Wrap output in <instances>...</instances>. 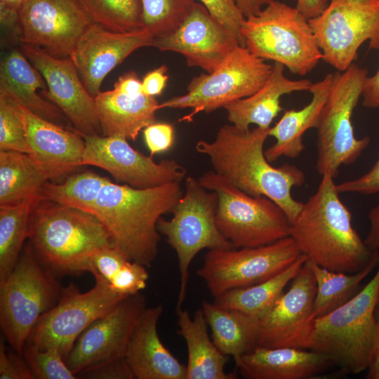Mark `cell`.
Masks as SVG:
<instances>
[{
	"mask_svg": "<svg viewBox=\"0 0 379 379\" xmlns=\"http://www.w3.org/2000/svg\"><path fill=\"white\" fill-rule=\"evenodd\" d=\"M270 128L241 129L233 124L220 127L211 141L199 140L197 152L208 157L213 170L253 197H266L284 211L291 223L303 203L292 196V189L305 182L298 167L284 164L275 167L265 155Z\"/></svg>",
	"mask_w": 379,
	"mask_h": 379,
	"instance_id": "6da1fadb",
	"label": "cell"
},
{
	"mask_svg": "<svg viewBox=\"0 0 379 379\" xmlns=\"http://www.w3.org/2000/svg\"><path fill=\"white\" fill-rule=\"evenodd\" d=\"M317 191L303 203L291 223L290 235L300 252L331 271L353 274L365 268L375 251L365 244L352 224L334 178L321 175Z\"/></svg>",
	"mask_w": 379,
	"mask_h": 379,
	"instance_id": "7a4b0ae2",
	"label": "cell"
},
{
	"mask_svg": "<svg viewBox=\"0 0 379 379\" xmlns=\"http://www.w3.org/2000/svg\"><path fill=\"white\" fill-rule=\"evenodd\" d=\"M182 194L180 182L140 189L109 180L92 213L107 230L114 248L148 268L158 254V220L171 213Z\"/></svg>",
	"mask_w": 379,
	"mask_h": 379,
	"instance_id": "3957f363",
	"label": "cell"
},
{
	"mask_svg": "<svg viewBox=\"0 0 379 379\" xmlns=\"http://www.w3.org/2000/svg\"><path fill=\"white\" fill-rule=\"evenodd\" d=\"M28 238L38 260L55 277L92 273L95 253L113 246L95 215L44 197L31 214Z\"/></svg>",
	"mask_w": 379,
	"mask_h": 379,
	"instance_id": "277c9868",
	"label": "cell"
},
{
	"mask_svg": "<svg viewBox=\"0 0 379 379\" xmlns=\"http://www.w3.org/2000/svg\"><path fill=\"white\" fill-rule=\"evenodd\" d=\"M379 302V266L347 302L315 319L311 350L328 356L345 374L367 370L375 336Z\"/></svg>",
	"mask_w": 379,
	"mask_h": 379,
	"instance_id": "5b68a950",
	"label": "cell"
},
{
	"mask_svg": "<svg viewBox=\"0 0 379 379\" xmlns=\"http://www.w3.org/2000/svg\"><path fill=\"white\" fill-rule=\"evenodd\" d=\"M241 35L244 46L253 55L300 76L311 72L323 58L308 19L296 7L279 1L246 18Z\"/></svg>",
	"mask_w": 379,
	"mask_h": 379,
	"instance_id": "8992f818",
	"label": "cell"
},
{
	"mask_svg": "<svg viewBox=\"0 0 379 379\" xmlns=\"http://www.w3.org/2000/svg\"><path fill=\"white\" fill-rule=\"evenodd\" d=\"M62 288L32 246H25L12 272L0 283V326L15 351L23 354L36 323L56 304Z\"/></svg>",
	"mask_w": 379,
	"mask_h": 379,
	"instance_id": "52a82bcc",
	"label": "cell"
},
{
	"mask_svg": "<svg viewBox=\"0 0 379 379\" xmlns=\"http://www.w3.org/2000/svg\"><path fill=\"white\" fill-rule=\"evenodd\" d=\"M198 180L217 194V227L234 248L264 246L290 235L289 219L269 198L245 193L213 170Z\"/></svg>",
	"mask_w": 379,
	"mask_h": 379,
	"instance_id": "ba28073f",
	"label": "cell"
},
{
	"mask_svg": "<svg viewBox=\"0 0 379 379\" xmlns=\"http://www.w3.org/2000/svg\"><path fill=\"white\" fill-rule=\"evenodd\" d=\"M218 195L202 186L198 179L189 176L185 190L175 204L172 218H160L157 229L175 251L180 284L176 310L182 307L187 293L190 267L197 253L204 249L234 248L219 231L215 220Z\"/></svg>",
	"mask_w": 379,
	"mask_h": 379,
	"instance_id": "9c48e42d",
	"label": "cell"
},
{
	"mask_svg": "<svg viewBox=\"0 0 379 379\" xmlns=\"http://www.w3.org/2000/svg\"><path fill=\"white\" fill-rule=\"evenodd\" d=\"M367 76L366 69L354 63L333 74L317 127L316 168L321 175L328 173L335 178L340 166L354 163L370 143L368 137L355 136L352 121Z\"/></svg>",
	"mask_w": 379,
	"mask_h": 379,
	"instance_id": "30bf717a",
	"label": "cell"
},
{
	"mask_svg": "<svg viewBox=\"0 0 379 379\" xmlns=\"http://www.w3.org/2000/svg\"><path fill=\"white\" fill-rule=\"evenodd\" d=\"M93 275L95 284L88 291L81 292L74 284L62 288L58 302L39 317L26 345L56 349L65 360L79 335L128 296L113 291L100 274Z\"/></svg>",
	"mask_w": 379,
	"mask_h": 379,
	"instance_id": "8fae6325",
	"label": "cell"
},
{
	"mask_svg": "<svg viewBox=\"0 0 379 379\" xmlns=\"http://www.w3.org/2000/svg\"><path fill=\"white\" fill-rule=\"evenodd\" d=\"M272 66L243 46L234 48L213 72L192 79L182 95L159 104V109H192L187 118L209 113L235 100L248 97L269 79Z\"/></svg>",
	"mask_w": 379,
	"mask_h": 379,
	"instance_id": "7c38bea8",
	"label": "cell"
},
{
	"mask_svg": "<svg viewBox=\"0 0 379 379\" xmlns=\"http://www.w3.org/2000/svg\"><path fill=\"white\" fill-rule=\"evenodd\" d=\"M308 20L322 60L339 72L354 63L364 42L379 50V0H330Z\"/></svg>",
	"mask_w": 379,
	"mask_h": 379,
	"instance_id": "4fadbf2b",
	"label": "cell"
},
{
	"mask_svg": "<svg viewBox=\"0 0 379 379\" xmlns=\"http://www.w3.org/2000/svg\"><path fill=\"white\" fill-rule=\"evenodd\" d=\"M301 254L291 236L258 247L209 250L197 274L216 298L230 290L270 279L289 267Z\"/></svg>",
	"mask_w": 379,
	"mask_h": 379,
	"instance_id": "5bb4252c",
	"label": "cell"
},
{
	"mask_svg": "<svg viewBox=\"0 0 379 379\" xmlns=\"http://www.w3.org/2000/svg\"><path fill=\"white\" fill-rule=\"evenodd\" d=\"M316 291V280L307 259L289 288L257 319L255 347L310 350L316 319L313 314Z\"/></svg>",
	"mask_w": 379,
	"mask_h": 379,
	"instance_id": "9a60e30c",
	"label": "cell"
},
{
	"mask_svg": "<svg viewBox=\"0 0 379 379\" xmlns=\"http://www.w3.org/2000/svg\"><path fill=\"white\" fill-rule=\"evenodd\" d=\"M91 23L80 0H25L15 33L22 44L65 58Z\"/></svg>",
	"mask_w": 379,
	"mask_h": 379,
	"instance_id": "2e32d148",
	"label": "cell"
},
{
	"mask_svg": "<svg viewBox=\"0 0 379 379\" xmlns=\"http://www.w3.org/2000/svg\"><path fill=\"white\" fill-rule=\"evenodd\" d=\"M81 166H93L107 171L117 182L135 188H149L181 182L186 170L174 159L156 162L133 148L127 139L118 136L89 135Z\"/></svg>",
	"mask_w": 379,
	"mask_h": 379,
	"instance_id": "e0dca14e",
	"label": "cell"
},
{
	"mask_svg": "<svg viewBox=\"0 0 379 379\" xmlns=\"http://www.w3.org/2000/svg\"><path fill=\"white\" fill-rule=\"evenodd\" d=\"M147 308L145 298L126 297L77 338L65 362L77 375L103 361L124 357L132 333Z\"/></svg>",
	"mask_w": 379,
	"mask_h": 379,
	"instance_id": "ac0fdd59",
	"label": "cell"
},
{
	"mask_svg": "<svg viewBox=\"0 0 379 379\" xmlns=\"http://www.w3.org/2000/svg\"><path fill=\"white\" fill-rule=\"evenodd\" d=\"M21 50L45 79L47 98L62 112L74 131L83 138L102 135L95 98L86 88L70 57L55 58L25 44Z\"/></svg>",
	"mask_w": 379,
	"mask_h": 379,
	"instance_id": "d6986e66",
	"label": "cell"
},
{
	"mask_svg": "<svg viewBox=\"0 0 379 379\" xmlns=\"http://www.w3.org/2000/svg\"><path fill=\"white\" fill-rule=\"evenodd\" d=\"M241 46L237 36L214 18L199 3H195L183 22L173 32L154 36L152 46L161 51L181 54L190 67L210 73L230 52Z\"/></svg>",
	"mask_w": 379,
	"mask_h": 379,
	"instance_id": "ffe728a7",
	"label": "cell"
},
{
	"mask_svg": "<svg viewBox=\"0 0 379 379\" xmlns=\"http://www.w3.org/2000/svg\"><path fill=\"white\" fill-rule=\"evenodd\" d=\"M153 35L143 28L116 32L91 23L81 36L69 57L86 88L94 98L106 76L135 51L152 46Z\"/></svg>",
	"mask_w": 379,
	"mask_h": 379,
	"instance_id": "44dd1931",
	"label": "cell"
},
{
	"mask_svg": "<svg viewBox=\"0 0 379 379\" xmlns=\"http://www.w3.org/2000/svg\"><path fill=\"white\" fill-rule=\"evenodd\" d=\"M30 155L60 178L81 166L84 138L75 131L43 119L20 105Z\"/></svg>",
	"mask_w": 379,
	"mask_h": 379,
	"instance_id": "7402d4cb",
	"label": "cell"
},
{
	"mask_svg": "<svg viewBox=\"0 0 379 379\" xmlns=\"http://www.w3.org/2000/svg\"><path fill=\"white\" fill-rule=\"evenodd\" d=\"M164 307H147L131 336L126 360L136 379H186V365L163 344L157 325Z\"/></svg>",
	"mask_w": 379,
	"mask_h": 379,
	"instance_id": "603a6c76",
	"label": "cell"
},
{
	"mask_svg": "<svg viewBox=\"0 0 379 379\" xmlns=\"http://www.w3.org/2000/svg\"><path fill=\"white\" fill-rule=\"evenodd\" d=\"M248 379L314 378L334 366L326 355L295 347H255L234 360Z\"/></svg>",
	"mask_w": 379,
	"mask_h": 379,
	"instance_id": "cb8c5ba5",
	"label": "cell"
},
{
	"mask_svg": "<svg viewBox=\"0 0 379 379\" xmlns=\"http://www.w3.org/2000/svg\"><path fill=\"white\" fill-rule=\"evenodd\" d=\"M0 93L43 119L64 127L69 122L55 104L46 100L48 87L45 79L18 49L11 51L1 61Z\"/></svg>",
	"mask_w": 379,
	"mask_h": 379,
	"instance_id": "d4e9b609",
	"label": "cell"
},
{
	"mask_svg": "<svg viewBox=\"0 0 379 379\" xmlns=\"http://www.w3.org/2000/svg\"><path fill=\"white\" fill-rule=\"evenodd\" d=\"M284 66L274 62L265 84L252 95L232 102L224 107L230 124L241 129L251 124L270 128L282 111L281 98L296 91H309L312 83L307 79L292 80L285 77Z\"/></svg>",
	"mask_w": 379,
	"mask_h": 379,
	"instance_id": "484cf974",
	"label": "cell"
},
{
	"mask_svg": "<svg viewBox=\"0 0 379 379\" xmlns=\"http://www.w3.org/2000/svg\"><path fill=\"white\" fill-rule=\"evenodd\" d=\"M333 74H326L322 79L312 83L309 92L311 101L300 109L285 110L279 121L270 128L269 136L276 142L265 150L267 159L271 163L281 157L295 159L305 149L303 136L310 128H317L333 81Z\"/></svg>",
	"mask_w": 379,
	"mask_h": 379,
	"instance_id": "4316f807",
	"label": "cell"
},
{
	"mask_svg": "<svg viewBox=\"0 0 379 379\" xmlns=\"http://www.w3.org/2000/svg\"><path fill=\"white\" fill-rule=\"evenodd\" d=\"M95 100L103 136L135 140L142 130L155 122L159 109L155 97L131 95L115 88L100 91Z\"/></svg>",
	"mask_w": 379,
	"mask_h": 379,
	"instance_id": "83f0119b",
	"label": "cell"
},
{
	"mask_svg": "<svg viewBox=\"0 0 379 379\" xmlns=\"http://www.w3.org/2000/svg\"><path fill=\"white\" fill-rule=\"evenodd\" d=\"M178 333L187 350L186 379H236L237 375L226 373L227 355L222 353L208 333V323L201 308L193 317L182 309L176 310Z\"/></svg>",
	"mask_w": 379,
	"mask_h": 379,
	"instance_id": "f1b7e54d",
	"label": "cell"
},
{
	"mask_svg": "<svg viewBox=\"0 0 379 379\" xmlns=\"http://www.w3.org/2000/svg\"><path fill=\"white\" fill-rule=\"evenodd\" d=\"M54 178L30 154L0 151V206L18 204L41 194L44 184Z\"/></svg>",
	"mask_w": 379,
	"mask_h": 379,
	"instance_id": "f546056e",
	"label": "cell"
},
{
	"mask_svg": "<svg viewBox=\"0 0 379 379\" xmlns=\"http://www.w3.org/2000/svg\"><path fill=\"white\" fill-rule=\"evenodd\" d=\"M201 309L218 350L237 359L255 347L258 321L241 312L204 301Z\"/></svg>",
	"mask_w": 379,
	"mask_h": 379,
	"instance_id": "4dcf8cb0",
	"label": "cell"
},
{
	"mask_svg": "<svg viewBox=\"0 0 379 379\" xmlns=\"http://www.w3.org/2000/svg\"><path fill=\"white\" fill-rule=\"evenodd\" d=\"M307 259V255L302 253L293 264L278 274L252 286L230 290L215 298L214 302L220 307L258 319L281 295Z\"/></svg>",
	"mask_w": 379,
	"mask_h": 379,
	"instance_id": "1f68e13d",
	"label": "cell"
},
{
	"mask_svg": "<svg viewBox=\"0 0 379 379\" xmlns=\"http://www.w3.org/2000/svg\"><path fill=\"white\" fill-rule=\"evenodd\" d=\"M307 260L317 284L313 305V314L317 319L343 305L358 293L361 281L379 265V251H375L365 268L353 274L331 271Z\"/></svg>",
	"mask_w": 379,
	"mask_h": 379,
	"instance_id": "d6a6232c",
	"label": "cell"
},
{
	"mask_svg": "<svg viewBox=\"0 0 379 379\" xmlns=\"http://www.w3.org/2000/svg\"><path fill=\"white\" fill-rule=\"evenodd\" d=\"M43 198L39 194L18 204L0 206V283L15 267L28 237L33 209Z\"/></svg>",
	"mask_w": 379,
	"mask_h": 379,
	"instance_id": "836d02e7",
	"label": "cell"
},
{
	"mask_svg": "<svg viewBox=\"0 0 379 379\" xmlns=\"http://www.w3.org/2000/svg\"><path fill=\"white\" fill-rule=\"evenodd\" d=\"M109 180L106 177L86 171L71 175L62 183L48 181L42 186L40 194L45 199L59 205L92 213L100 190Z\"/></svg>",
	"mask_w": 379,
	"mask_h": 379,
	"instance_id": "e575fe53",
	"label": "cell"
},
{
	"mask_svg": "<svg viewBox=\"0 0 379 379\" xmlns=\"http://www.w3.org/2000/svg\"><path fill=\"white\" fill-rule=\"evenodd\" d=\"M93 23L116 32L144 28L140 0H80Z\"/></svg>",
	"mask_w": 379,
	"mask_h": 379,
	"instance_id": "d590c367",
	"label": "cell"
},
{
	"mask_svg": "<svg viewBox=\"0 0 379 379\" xmlns=\"http://www.w3.org/2000/svg\"><path fill=\"white\" fill-rule=\"evenodd\" d=\"M144 28L153 36L175 30L192 11L194 0H140Z\"/></svg>",
	"mask_w": 379,
	"mask_h": 379,
	"instance_id": "8d00e7d4",
	"label": "cell"
},
{
	"mask_svg": "<svg viewBox=\"0 0 379 379\" xmlns=\"http://www.w3.org/2000/svg\"><path fill=\"white\" fill-rule=\"evenodd\" d=\"M0 151L30 154L19 104L0 93Z\"/></svg>",
	"mask_w": 379,
	"mask_h": 379,
	"instance_id": "74e56055",
	"label": "cell"
},
{
	"mask_svg": "<svg viewBox=\"0 0 379 379\" xmlns=\"http://www.w3.org/2000/svg\"><path fill=\"white\" fill-rule=\"evenodd\" d=\"M23 356L34 378H77L67 365L64 357L56 349L39 350L33 346L25 345Z\"/></svg>",
	"mask_w": 379,
	"mask_h": 379,
	"instance_id": "f35d334b",
	"label": "cell"
},
{
	"mask_svg": "<svg viewBox=\"0 0 379 379\" xmlns=\"http://www.w3.org/2000/svg\"><path fill=\"white\" fill-rule=\"evenodd\" d=\"M147 267L135 261L126 260L107 281L114 292L131 295L145 289L149 279Z\"/></svg>",
	"mask_w": 379,
	"mask_h": 379,
	"instance_id": "ab89813d",
	"label": "cell"
},
{
	"mask_svg": "<svg viewBox=\"0 0 379 379\" xmlns=\"http://www.w3.org/2000/svg\"><path fill=\"white\" fill-rule=\"evenodd\" d=\"M210 14L229 29L244 46L241 27L246 18L235 0H199Z\"/></svg>",
	"mask_w": 379,
	"mask_h": 379,
	"instance_id": "60d3db41",
	"label": "cell"
},
{
	"mask_svg": "<svg viewBox=\"0 0 379 379\" xmlns=\"http://www.w3.org/2000/svg\"><path fill=\"white\" fill-rule=\"evenodd\" d=\"M0 379H35L25 360L13 348L7 349L4 340H0Z\"/></svg>",
	"mask_w": 379,
	"mask_h": 379,
	"instance_id": "b9f144b4",
	"label": "cell"
},
{
	"mask_svg": "<svg viewBox=\"0 0 379 379\" xmlns=\"http://www.w3.org/2000/svg\"><path fill=\"white\" fill-rule=\"evenodd\" d=\"M77 378L134 379L125 357L109 359L88 368L77 374Z\"/></svg>",
	"mask_w": 379,
	"mask_h": 379,
	"instance_id": "7bdbcfd3",
	"label": "cell"
},
{
	"mask_svg": "<svg viewBox=\"0 0 379 379\" xmlns=\"http://www.w3.org/2000/svg\"><path fill=\"white\" fill-rule=\"evenodd\" d=\"M340 193H356L372 195L379 193V151L378 157L371 169L362 175L336 184Z\"/></svg>",
	"mask_w": 379,
	"mask_h": 379,
	"instance_id": "ee69618b",
	"label": "cell"
},
{
	"mask_svg": "<svg viewBox=\"0 0 379 379\" xmlns=\"http://www.w3.org/2000/svg\"><path fill=\"white\" fill-rule=\"evenodd\" d=\"M145 142L152 156L168 151L173 145L174 129L167 123H153L143 129Z\"/></svg>",
	"mask_w": 379,
	"mask_h": 379,
	"instance_id": "f6af8a7d",
	"label": "cell"
},
{
	"mask_svg": "<svg viewBox=\"0 0 379 379\" xmlns=\"http://www.w3.org/2000/svg\"><path fill=\"white\" fill-rule=\"evenodd\" d=\"M168 67L165 65L147 72L142 81V91L148 96L160 95L168 79Z\"/></svg>",
	"mask_w": 379,
	"mask_h": 379,
	"instance_id": "bcb514c9",
	"label": "cell"
},
{
	"mask_svg": "<svg viewBox=\"0 0 379 379\" xmlns=\"http://www.w3.org/2000/svg\"><path fill=\"white\" fill-rule=\"evenodd\" d=\"M25 1L0 0V21L4 27L15 32L19 10Z\"/></svg>",
	"mask_w": 379,
	"mask_h": 379,
	"instance_id": "7dc6e473",
	"label": "cell"
},
{
	"mask_svg": "<svg viewBox=\"0 0 379 379\" xmlns=\"http://www.w3.org/2000/svg\"><path fill=\"white\" fill-rule=\"evenodd\" d=\"M361 97L364 107L379 108V66L374 74L366 78Z\"/></svg>",
	"mask_w": 379,
	"mask_h": 379,
	"instance_id": "c3c4849f",
	"label": "cell"
},
{
	"mask_svg": "<svg viewBox=\"0 0 379 379\" xmlns=\"http://www.w3.org/2000/svg\"><path fill=\"white\" fill-rule=\"evenodd\" d=\"M114 88L131 95H138L143 93L142 91V81L133 71H130L119 77L114 84Z\"/></svg>",
	"mask_w": 379,
	"mask_h": 379,
	"instance_id": "681fc988",
	"label": "cell"
},
{
	"mask_svg": "<svg viewBox=\"0 0 379 379\" xmlns=\"http://www.w3.org/2000/svg\"><path fill=\"white\" fill-rule=\"evenodd\" d=\"M368 218L369 230L364 242L371 251H379V203L369 211Z\"/></svg>",
	"mask_w": 379,
	"mask_h": 379,
	"instance_id": "f907efd6",
	"label": "cell"
},
{
	"mask_svg": "<svg viewBox=\"0 0 379 379\" xmlns=\"http://www.w3.org/2000/svg\"><path fill=\"white\" fill-rule=\"evenodd\" d=\"M376 329L374 345L366 378L379 379V302L375 311Z\"/></svg>",
	"mask_w": 379,
	"mask_h": 379,
	"instance_id": "816d5d0a",
	"label": "cell"
},
{
	"mask_svg": "<svg viewBox=\"0 0 379 379\" xmlns=\"http://www.w3.org/2000/svg\"><path fill=\"white\" fill-rule=\"evenodd\" d=\"M328 0H296V8L308 20L319 15L326 7Z\"/></svg>",
	"mask_w": 379,
	"mask_h": 379,
	"instance_id": "f5cc1de1",
	"label": "cell"
},
{
	"mask_svg": "<svg viewBox=\"0 0 379 379\" xmlns=\"http://www.w3.org/2000/svg\"><path fill=\"white\" fill-rule=\"evenodd\" d=\"M274 0H235L236 4L247 18L259 13L262 9Z\"/></svg>",
	"mask_w": 379,
	"mask_h": 379,
	"instance_id": "db71d44e",
	"label": "cell"
}]
</instances>
